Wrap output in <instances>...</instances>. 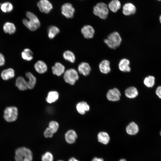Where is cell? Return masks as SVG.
I'll list each match as a JSON object with an SVG mask.
<instances>
[{"mask_svg":"<svg viewBox=\"0 0 161 161\" xmlns=\"http://www.w3.org/2000/svg\"><path fill=\"white\" fill-rule=\"evenodd\" d=\"M122 41V39L120 34L117 31L111 33L104 40V43L107 46L110 48L113 49L119 47Z\"/></svg>","mask_w":161,"mask_h":161,"instance_id":"1","label":"cell"},{"mask_svg":"<svg viewBox=\"0 0 161 161\" xmlns=\"http://www.w3.org/2000/svg\"><path fill=\"white\" fill-rule=\"evenodd\" d=\"M15 158L16 161H32V154L29 148L21 147L16 150Z\"/></svg>","mask_w":161,"mask_h":161,"instance_id":"2","label":"cell"},{"mask_svg":"<svg viewBox=\"0 0 161 161\" xmlns=\"http://www.w3.org/2000/svg\"><path fill=\"white\" fill-rule=\"evenodd\" d=\"M93 13L100 19H105L109 13V9L107 4L103 2L97 3L93 8Z\"/></svg>","mask_w":161,"mask_h":161,"instance_id":"3","label":"cell"},{"mask_svg":"<svg viewBox=\"0 0 161 161\" xmlns=\"http://www.w3.org/2000/svg\"><path fill=\"white\" fill-rule=\"evenodd\" d=\"M18 116V110L15 106H9L6 108L4 111V117L9 122L16 121Z\"/></svg>","mask_w":161,"mask_h":161,"instance_id":"4","label":"cell"},{"mask_svg":"<svg viewBox=\"0 0 161 161\" xmlns=\"http://www.w3.org/2000/svg\"><path fill=\"white\" fill-rule=\"evenodd\" d=\"M65 81L71 85L75 84L79 78L77 72L74 69H70L66 70L63 76Z\"/></svg>","mask_w":161,"mask_h":161,"instance_id":"5","label":"cell"},{"mask_svg":"<svg viewBox=\"0 0 161 161\" xmlns=\"http://www.w3.org/2000/svg\"><path fill=\"white\" fill-rule=\"evenodd\" d=\"M75 11V9L72 4L69 3H64L61 7V13L67 18H72Z\"/></svg>","mask_w":161,"mask_h":161,"instance_id":"6","label":"cell"},{"mask_svg":"<svg viewBox=\"0 0 161 161\" xmlns=\"http://www.w3.org/2000/svg\"><path fill=\"white\" fill-rule=\"evenodd\" d=\"M37 6L41 12L45 13H48L53 8L52 4L48 0H40Z\"/></svg>","mask_w":161,"mask_h":161,"instance_id":"7","label":"cell"},{"mask_svg":"<svg viewBox=\"0 0 161 161\" xmlns=\"http://www.w3.org/2000/svg\"><path fill=\"white\" fill-rule=\"evenodd\" d=\"M81 31L84 37L86 39H90L94 37L95 30L93 27L90 25L84 26Z\"/></svg>","mask_w":161,"mask_h":161,"instance_id":"8","label":"cell"},{"mask_svg":"<svg viewBox=\"0 0 161 161\" xmlns=\"http://www.w3.org/2000/svg\"><path fill=\"white\" fill-rule=\"evenodd\" d=\"M121 93L119 90L116 88L109 90L107 93L106 97L107 99L111 101H116L120 99Z\"/></svg>","mask_w":161,"mask_h":161,"instance_id":"9","label":"cell"},{"mask_svg":"<svg viewBox=\"0 0 161 161\" xmlns=\"http://www.w3.org/2000/svg\"><path fill=\"white\" fill-rule=\"evenodd\" d=\"M136 11V7L131 3H126L123 7L122 13L125 16L133 15L135 13Z\"/></svg>","mask_w":161,"mask_h":161,"instance_id":"10","label":"cell"},{"mask_svg":"<svg viewBox=\"0 0 161 161\" xmlns=\"http://www.w3.org/2000/svg\"><path fill=\"white\" fill-rule=\"evenodd\" d=\"M130 61L128 59L123 58L119 61L118 67L119 70L123 72H129L131 71Z\"/></svg>","mask_w":161,"mask_h":161,"instance_id":"11","label":"cell"},{"mask_svg":"<svg viewBox=\"0 0 161 161\" xmlns=\"http://www.w3.org/2000/svg\"><path fill=\"white\" fill-rule=\"evenodd\" d=\"M78 70L80 74L86 76L89 74L91 70V67L88 63L83 62L78 65Z\"/></svg>","mask_w":161,"mask_h":161,"instance_id":"12","label":"cell"},{"mask_svg":"<svg viewBox=\"0 0 161 161\" xmlns=\"http://www.w3.org/2000/svg\"><path fill=\"white\" fill-rule=\"evenodd\" d=\"M99 68L100 71L102 73H108L111 70L109 61L106 59L102 60L99 64Z\"/></svg>","mask_w":161,"mask_h":161,"instance_id":"13","label":"cell"},{"mask_svg":"<svg viewBox=\"0 0 161 161\" xmlns=\"http://www.w3.org/2000/svg\"><path fill=\"white\" fill-rule=\"evenodd\" d=\"M77 138V135L75 131L72 130H68L65 135V140L69 144H72L75 141Z\"/></svg>","mask_w":161,"mask_h":161,"instance_id":"14","label":"cell"},{"mask_svg":"<svg viewBox=\"0 0 161 161\" xmlns=\"http://www.w3.org/2000/svg\"><path fill=\"white\" fill-rule=\"evenodd\" d=\"M15 72L12 68H8L3 70L1 74V78L4 80H8L14 77Z\"/></svg>","mask_w":161,"mask_h":161,"instance_id":"15","label":"cell"},{"mask_svg":"<svg viewBox=\"0 0 161 161\" xmlns=\"http://www.w3.org/2000/svg\"><path fill=\"white\" fill-rule=\"evenodd\" d=\"M52 69L53 73L58 76H61L65 72L64 66L59 62L55 63Z\"/></svg>","mask_w":161,"mask_h":161,"instance_id":"16","label":"cell"},{"mask_svg":"<svg viewBox=\"0 0 161 161\" xmlns=\"http://www.w3.org/2000/svg\"><path fill=\"white\" fill-rule=\"evenodd\" d=\"M16 85L19 89L21 91L25 90L28 89L27 81L21 76L19 77L16 79Z\"/></svg>","mask_w":161,"mask_h":161,"instance_id":"17","label":"cell"},{"mask_svg":"<svg viewBox=\"0 0 161 161\" xmlns=\"http://www.w3.org/2000/svg\"><path fill=\"white\" fill-rule=\"evenodd\" d=\"M76 108L79 114H84L86 112L89 110L90 107L86 102L81 101L77 104Z\"/></svg>","mask_w":161,"mask_h":161,"instance_id":"18","label":"cell"},{"mask_svg":"<svg viewBox=\"0 0 161 161\" xmlns=\"http://www.w3.org/2000/svg\"><path fill=\"white\" fill-rule=\"evenodd\" d=\"M34 68L35 70L40 74L44 73L47 70L46 64L41 61H38L35 64Z\"/></svg>","mask_w":161,"mask_h":161,"instance_id":"19","label":"cell"},{"mask_svg":"<svg viewBox=\"0 0 161 161\" xmlns=\"http://www.w3.org/2000/svg\"><path fill=\"white\" fill-rule=\"evenodd\" d=\"M3 29L4 32L10 34H14L16 30L15 25L13 23L10 22H7L4 24Z\"/></svg>","mask_w":161,"mask_h":161,"instance_id":"20","label":"cell"},{"mask_svg":"<svg viewBox=\"0 0 161 161\" xmlns=\"http://www.w3.org/2000/svg\"><path fill=\"white\" fill-rule=\"evenodd\" d=\"M137 125L134 122L130 123L126 127V131L127 133L130 135L136 134L139 131Z\"/></svg>","mask_w":161,"mask_h":161,"instance_id":"21","label":"cell"},{"mask_svg":"<svg viewBox=\"0 0 161 161\" xmlns=\"http://www.w3.org/2000/svg\"><path fill=\"white\" fill-rule=\"evenodd\" d=\"M97 140L99 142L104 145H106L109 141L110 137L107 132H100L97 135Z\"/></svg>","mask_w":161,"mask_h":161,"instance_id":"22","label":"cell"},{"mask_svg":"<svg viewBox=\"0 0 161 161\" xmlns=\"http://www.w3.org/2000/svg\"><path fill=\"white\" fill-rule=\"evenodd\" d=\"M108 6L111 11L116 13L120 9L121 4L118 0H112L109 3Z\"/></svg>","mask_w":161,"mask_h":161,"instance_id":"23","label":"cell"},{"mask_svg":"<svg viewBox=\"0 0 161 161\" xmlns=\"http://www.w3.org/2000/svg\"><path fill=\"white\" fill-rule=\"evenodd\" d=\"M138 94V91L134 87H130L127 88L125 91V95L126 97L129 98L136 97Z\"/></svg>","mask_w":161,"mask_h":161,"instance_id":"24","label":"cell"},{"mask_svg":"<svg viewBox=\"0 0 161 161\" xmlns=\"http://www.w3.org/2000/svg\"><path fill=\"white\" fill-rule=\"evenodd\" d=\"M26 15L28 20L32 24L38 28L40 26V22L38 17L33 13L29 11L26 13Z\"/></svg>","mask_w":161,"mask_h":161,"instance_id":"25","label":"cell"},{"mask_svg":"<svg viewBox=\"0 0 161 161\" xmlns=\"http://www.w3.org/2000/svg\"><path fill=\"white\" fill-rule=\"evenodd\" d=\"M26 76L28 79V81H27L28 88L30 89H33L36 83V78L30 72L26 73Z\"/></svg>","mask_w":161,"mask_h":161,"instance_id":"26","label":"cell"},{"mask_svg":"<svg viewBox=\"0 0 161 161\" xmlns=\"http://www.w3.org/2000/svg\"><path fill=\"white\" fill-rule=\"evenodd\" d=\"M59 97V94L56 91L49 92L46 98L47 102L49 103H51L56 101Z\"/></svg>","mask_w":161,"mask_h":161,"instance_id":"27","label":"cell"},{"mask_svg":"<svg viewBox=\"0 0 161 161\" xmlns=\"http://www.w3.org/2000/svg\"><path fill=\"white\" fill-rule=\"evenodd\" d=\"M155 83V77L151 75L145 77L143 80V83L147 87L152 88L154 85Z\"/></svg>","mask_w":161,"mask_h":161,"instance_id":"28","label":"cell"},{"mask_svg":"<svg viewBox=\"0 0 161 161\" xmlns=\"http://www.w3.org/2000/svg\"><path fill=\"white\" fill-rule=\"evenodd\" d=\"M21 56L24 60L29 61L33 59V54L30 49L26 48L21 52Z\"/></svg>","mask_w":161,"mask_h":161,"instance_id":"29","label":"cell"},{"mask_svg":"<svg viewBox=\"0 0 161 161\" xmlns=\"http://www.w3.org/2000/svg\"><path fill=\"white\" fill-rule=\"evenodd\" d=\"M13 6L10 2H6L1 4L0 8L3 12L7 13L12 11L13 9Z\"/></svg>","mask_w":161,"mask_h":161,"instance_id":"30","label":"cell"},{"mask_svg":"<svg viewBox=\"0 0 161 161\" xmlns=\"http://www.w3.org/2000/svg\"><path fill=\"white\" fill-rule=\"evenodd\" d=\"M60 32L59 29L56 26H50L48 30V36L50 39H52Z\"/></svg>","mask_w":161,"mask_h":161,"instance_id":"31","label":"cell"},{"mask_svg":"<svg viewBox=\"0 0 161 161\" xmlns=\"http://www.w3.org/2000/svg\"><path fill=\"white\" fill-rule=\"evenodd\" d=\"M64 58L71 63L75 62V58L74 54L71 51L69 50L65 51L63 54Z\"/></svg>","mask_w":161,"mask_h":161,"instance_id":"32","label":"cell"},{"mask_svg":"<svg viewBox=\"0 0 161 161\" xmlns=\"http://www.w3.org/2000/svg\"><path fill=\"white\" fill-rule=\"evenodd\" d=\"M22 22L27 28L32 31L36 30L38 28L36 26L31 23L28 19H24L22 20Z\"/></svg>","mask_w":161,"mask_h":161,"instance_id":"33","label":"cell"},{"mask_svg":"<svg viewBox=\"0 0 161 161\" xmlns=\"http://www.w3.org/2000/svg\"><path fill=\"white\" fill-rule=\"evenodd\" d=\"M59 126V124L58 123L54 121H52L49 123L48 127L54 134L58 131Z\"/></svg>","mask_w":161,"mask_h":161,"instance_id":"34","label":"cell"},{"mask_svg":"<svg viewBox=\"0 0 161 161\" xmlns=\"http://www.w3.org/2000/svg\"><path fill=\"white\" fill-rule=\"evenodd\" d=\"M53 157L52 154L49 152L45 153L41 157L42 161H53Z\"/></svg>","mask_w":161,"mask_h":161,"instance_id":"35","label":"cell"},{"mask_svg":"<svg viewBox=\"0 0 161 161\" xmlns=\"http://www.w3.org/2000/svg\"><path fill=\"white\" fill-rule=\"evenodd\" d=\"M53 134V133L48 127L46 129L44 133V136L47 138L52 137Z\"/></svg>","mask_w":161,"mask_h":161,"instance_id":"36","label":"cell"},{"mask_svg":"<svg viewBox=\"0 0 161 161\" xmlns=\"http://www.w3.org/2000/svg\"><path fill=\"white\" fill-rule=\"evenodd\" d=\"M5 58L2 54L0 52V67L3 66L5 63Z\"/></svg>","mask_w":161,"mask_h":161,"instance_id":"37","label":"cell"},{"mask_svg":"<svg viewBox=\"0 0 161 161\" xmlns=\"http://www.w3.org/2000/svg\"><path fill=\"white\" fill-rule=\"evenodd\" d=\"M155 93L159 98L161 99V86L157 87L155 90Z\"/></svg>","mask_w":161,"mask_h":161,"instance_id":"38","label":"cell"},{"mask_svg":"<svg viewBox=\"0 0 161 161\" xmlns=\"http://www.w3.org/2000/svg\"><path fill=\"white\" fill-rule=\"evenodd\" d=\"M92 161H104L103 159L101 158L97 157L94 158Z\"/></svg>","mask_w":161,"mask_h":161,"instance_id":"39","label":"cell"},{"mask_svg":"<svg viewBox=\"0 0 161 161\" xmlns=\"http://www.w3.org/2000/svg\"><path fill=\"white\" fill-rule=\"evenodd\" d=\"M68 161H79L74 157H72L70 158Z\"/></svg>","mask_w":161,"mask_h":161,"instance_id":"40","label":"cell"},{"mask_svg":"<svg viewBox=\"0 0 161 161\" xmlns=\"http://www.w3.org/2000/svg\"><path fill=\"white\" fill-rule=\"evenodd\" d=\"M159 21L160 22V23L161 24V14L159 16Z\"/></svg>","mask_w":161,"mask_h":161,"instance_id":"41","label":"cell"},{"mask_svg":"<svg viewBox=\"0 0 161 161\" xmlns=\"http://www.w3.org/2000/svg\"><path fill=\"white\" fill-rule=\"evenodd\" d=\"M119 161H126V160L124 159H122L120 160Z\"/></svg>","mask_w":161,"mask_h":161,"instance_id":"42","label":"cell"},{"mask_svg":"<svg viewBox=\"0 0 161 161\" xmlns=\"http://www.w3.org/2000/svg\"><path fill=\"white\" fill-rule=\"evenodd\" d=\"M160 134L161 136V131H160Z\"/></svg>","mask_w":161,"mask_h":161,"instance_id":"43","label":"cell"},{"mask_svg":"<svg viewBox=\"0 0 161 161\" xmlns=\"http://www.w3.org/2000/svg\"><path fill=\"white\" fill-rule=\"evenodd\" d=\"M158 1H161V0H157Z\"/></svg>","mask_w":161,"mask_h":161,"instance_id":"44","label":"cell"},{"mask_svg":"<svg viewBox=\"0 0 161 161\" xmlns=\"http://www.w3.org/2000/svg\"><path fill=\"white\" fill-rule=\"evenodd\" d=\"M58 161H63V160H58Z\"/></svg>","mask_w":161,"mask_h":161,"instance_id":"45","label":"cell"}]
</instances>
